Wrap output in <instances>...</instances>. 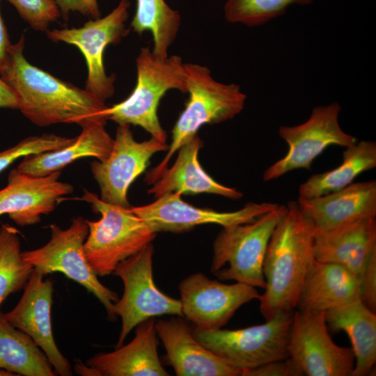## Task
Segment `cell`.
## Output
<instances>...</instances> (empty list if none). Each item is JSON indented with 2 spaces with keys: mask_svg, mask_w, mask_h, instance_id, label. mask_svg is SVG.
I'll return each instance as SVG.
<instances>
[{
  "mask_svg": "<svg viewBox=\"0 0 376 376\" xmlns=\"http://www.w3.org/2000/svg\"><path fill=\"white\" fill-rule=\"evenodd\" d=\"M203 141L196 134L178 149L176 161L167 168L148 191L156 198L169 193L182 194H212L237 200L243 196L239 190L214 180L202 168L198 152Z\"/></svg>",
  "mask_w": 376,
  "mask_h": 376,
  "instance_id": "22",
  "label": "cell"
},
{
  "mask_svg": "<svg viewBox=\"0 0 376 376\" xmlns=\"http://www.w3.org/2000/svg\"><path fill=\"white\" fill-rule=\"evenodd\" d=\"M153 253V245L150 243L120 262L113 272L124 285L122 297L113 305L114 313L122 320L117 347L122 346L130 331L144 320L163 315L183 316L180 300L163 293L155 285Z\"/></svg>",
  "mask_w": 376,
  "mask_h": 376,
  "instance_id": "9",
  "label": "cell"
},
{
  "mask_svg": "<svg viewBox=\"0 0 376 376\" xmlns=\"http://www.w3.org/2000/svg\"><path fill=\"white\" fill-rule=\"evenodd\" d=\"M0 369L15 375H56L42 350L30 336L14 327L1 311Z\"/></svg>",
  "mask_w": 376,
  "mask_h": 376,
  "instance_id": "27",
  "label": "cell"
},
{
  "mask_svg": "<svg viewBox=\"0 0 376 376\" xmlns=\"http://www.w3.org/2000/svg\"><path fill=\"white\" fill-rule=\"evenodd\" d=\"M12 45L0 13V69L4 65Z\"/></svg>",
  "mask_w": 376,
  "mask_h": 376,
  "instance_id": "37",
  "label": "cell"
},
{
  "mask_svg": "<svg viewBox=\"0 0 376 376\" xmlns=\"http://www.w3.org/2000/svg\"><path fill=\"white\" fill-rule=\"evenodd\" d=\"M100 214L98 221L86 219L88 233L84 253L91 268L99 276L113 274L122 261L136 254L155 238L156 233L130 207L107 203L84 190L80 198Z\"/></svg>",
  "mask_w": 376,
  "mask_h": 376,
  "instance_id": "5",
  "label": "cell"
},
{
  "mask_svg": "<svg viewBox=\"0 0 376 376\" xmlns=\"http://www.w3.org/2000/svg\"><path fill=\"white\" fill-rule=\"evenodd\" d=\"M105 123L95 122L82 128L81 132L68 146L58 150L24 157L17 169L33 176H42L61 171L83 157L105 160L109 155L113 139L104 127Z\"/></svg>",
  "mask_w": 376,
  "mask_h": 376,
  "instance_id": "25",
  "label": "cell"
},
{
  "mask_svg": "<svg viewBox=\"0 0 376 376\" xmlns=\"http://www.w3.org/2000/svg\"><path fill=\"white\" fill-rule=\"evenodd\" d=\"M278 205L272 203H248L233 212H218L193 206L181 199L178 193H169L157 198L150 204L131 207L155 233H175L188 231L203 224H219L223 227L246 224L270 211Z\"/></svg>",
  "mask_w": 376,
  "mask_h": 376,
  "instance_id": "15",
  "label": "cell"
},
{
  "mask_svg": "<svg viewBox=\"0 0 376 376\" xmlns=\"http://www.w3.org/2000/svg\"><path fill=\"white\" fill-rule=\"evenodd\" d=\"M292 312L281 313L265 323L235 330L192 331L207 349L242 369L288 358Z\"/></svg>",
  "mask_w": 376,
  "mask_h": 376,
  "instance_id": "8",
  "label": "cell"
},
{
  "mask_svg": "<svg viewBox=\"0 0 376 376\" xmlns=\"http://www.w3.org/2000/svg\"><path fill=\"white\" fill-rule=\"evenodd\" d=\"M288 352L308 376H347L354 366L352 348L340 347L332 340L324 311L293 313Z\"/></svg>",
  "mask_w": 376,
  "mask_h": 376,
  "instance_id": "12",
  "label": "cell"
},
{
  "mask_svg": "<svg viewBox=\"0 0 376 376\" xmlns=\"http://www.w3.org/2000/svg\"><path fill=\"white\" fill-rule=\"evenodd\" d=\"M61 171L42 176L10 171L7 185L0 190V216L8 214L20 226L40 221L53 212L58 200L73 191L72 185L58 180Z\"/></svg>",
  "mask_w": 376,
  "mask_h": 376,
  "instance_id": "17",
  "label": "cell"
},
{
  "mask_svg": "<svg viewBox=\"0 0 376 376\" xmlns=\"http://www.w3.org/2000/svg\"><path fill=\"white\" fill-rule=\"evenodd\" d=\"M129 0H120L111 12L102 18L91 19L80 28L47 30L53 42L76 46L86 60L88 76L85 89L105 102L114 93L115 75L108 76L104 65L106 47L116 44L129 32L125 22L128 17Z\"/></svg>",
  "mask_w": 376,
  "mask_h": 376,
  "instance_id": "11",
  "label": "cell"
},
{
  "mask_svg": "<svg viewBox=\"0 0 376 376\" xmlns=\"http://www.w3.org/2000/svg\"><path fill=\"white\" fill-rule=\"evenodd\" d=\"M189 99L172 130V141L166 155L146 177L148 184L155 183L168 168L170 159L180 147L197 134L206 124L227 121L244 107L246 95L239 85L216 81L210 70L197 63H184Z\"/></svg>",
  "mask_w": 376,
  "mask_h": 376,
  "instance_id": "3",
  "label": "cell"
},
{
  "mask_svg": "<svg viewBox=\"0 0 376 376\" xmlns=\"http://www.w3.org/2000/svg\"><path fill=\"white\" fill-rule=\"evenodd\" d=\"M313 0H226V19L249 27L258 26L283 15L292 5L306 6Z\"/></svg>",
  "mask_w": 376,
  "mask_h": 376,
  "instance_id": "30",
  "label": "cell"
},
{
  "mask_svg": "<svg viewBox=\"0 0 376 376\" xmlns=\"http://www.w3.org/2000/svg\"><path fill=\"white\" fill-rule=\"evenodd\" d=\"M136 82L123 101L107 107V120L118 125L141 127L159 141L166 143V133L157 116L160 100L169 90L187 93L184 63L180 56H156L148 47H142L136 58Z\"/></svg>",
  "mask_w": 376,
  "mask_h": 376,
  "instance_id": "4",
  "label": "cell"
},
{
  "mask_svg": "<svg viewBox=\"0 0 376 376\" xmlns=\"http://www.w3.org/2000/svg\"><path fill=\"white\" fill-rule=\"evenodd\" d=\"M178 289L183 316L203 331L221 329L240 307L260 297L255 287L223 283L201 272L184 279Z\"/></svg>",
  "mask_w": 376,
  "mask_h": 376,
  "instance_id": "14",
  "label": "cell"
},
{
  "mask_svg": "<svg viewBox=\"0 0 376 376\" xmlns=\"http://www.w3.org/2000/svg\"><path fill=\"white\" fill-rule=\"evenodd\" d=\"M24 48L22 36L13 44L0 75L17 95L18 109L25 117L40 127L75 123L83 127L95 122L106 123L107 106L104 101L29 63Z\"/></svg>",
  "mask_w": 376,
  "mask_h": 376,
  "instance_id": "1",
  "label": "cell"
},
{
  "mask_svg": "<svg viewBox=\"0 0 376 376\" xmlns=\"http://www.w3.org/2000/svg\"><path fill=\"white\" fill-rule=\"evenodd\" d=\"M179 12L165 0H136V10L131 22L132 30L141 35L150 31L152 36V53L160 58L168 57V51L179 31Z\"/></svg>",
  "mask_w": 376,
  "mask_h": 376,
  "instance_id": "28",
  "label": "cell"
},
{
  "mask_svg": "<svg viewBox=\"0 0 376 376\" xmlns=\"http://www.w3.org/2000/svg\"><path fill=\"white\" fill-rule=\"evenodd\" d=\"M328 327L345 331L356 359L351 376L368 375L376 362V315L357 298L324 311Z\"/></svg>",
  "mask_w": 376,
  "mask_h": 376,
  "instance_id": "24",
  "label": "cell"
},
{
  "mask_svg": "<svg viewBox=\"0 0 376 376\" xmlns=\"http://www.w3.org/2000/svg\"><path fill=\"white\" fill-rule=\"evenodd\" d=\"M134 338L117 350L96 354L86 363L100 376H167L157 354L154 318L139 323Z\"/></svg>",
  "mask_w": 376,
  "mask_h": 376,
  "instance_id": "21",
  "label": "cell"
},
{
  "mask_svg": "<svg viewBox=\"0 0 376 376\" xmlns=\"http://www.w3.org/2000/svg\"><path fill=\"white\" fill-rule=\"evenodd\" d=\"M376 251V220L368 217L330 230L314 229L315 260L339 265L359 278Z\"/></svg>",
  "mask_w": 376,
  "mask_h": 376,
  "instance_id": "20",
  "label": "cell"
},
{
  "mask_svg": "<svg viewBox=\"0 0 376 376\" xmlns=\"http://www.w3.org/2000/svg\"><path fill=\"white\" fill-rule=\"evenodd\" d=\"M19 231L2 224L0 227V307L11 294L24 289L33 267L24 260Z\"/></svg>",
  "mask_w": 376,
  "mask_h": 376,
  "instance_id": "29",
  "label": "cell"
},
{
  "mask_svg": "<svg viewBox=\"0 0 376 376\" xmlns=\"http://www.w3.org/2000/svg\"><path fill=\"white\" fill-rule=\"evenodd\" d=\"M299 368L288 357L272 361L251 369H246L242 376H301Z\"/></svg>",
  "mask_w": 376,
  "mask_h": 376,
  "instance_id": "34",
  "label": "cell"
},
{
  "mask_svg": "<svg viewBox=\"0 0 376 376\" xmlns=\"http://www.w3.org/2000/svg\"><path fill=\"white\" fill-rule=\"evenodd\" d=\"M44 276L34 269L18 303L5 315L42 350L56 374L71 376L70 363L58 348L52 332L53 283L51 279H44Z\"/></svg>",
  "mask_w": 376,
  "mask_h": 376,
  "instance_id": "16",
  "label": "cell"
},
{
  "mask_svg": "<svg viewBox=\"0 0 376 376\" xmlns=\"http://www.w3.org/2000/svg\"><path fill=\"white\" fill-rule=\"evenodd\" d=\"M0 108L19 109L18 97L13 89L0 77Z\"/></svg>",
  "mask_w": 376,
  "mask_h": 376,
  "instance_id": "36",
  "label": "cell"
},
{
  "mask_svg": "<svg viewBox=\"0 0 376 376\" xmlns=\"http://www.w3.org/2000/svg\"><path fill=\"white\" fill-rule=\"evenodd\" d=\"M286 206V212L269 239L263 262L266 286L258 299L265 320L293 311L315 260L313 224L302 213L297 201H290Z\"/></svg>",
  "mask_w": 376,
  "mask_h": 376,
  "instance_id": "2",
  "label": "cell"
},
{
  "mask_svg": "<svg viewBox=\"0 0 376 376\" xmlns=\"http://www.w3.org/2000/svg\"><path fill=\"white\" fill-rule=\"evenodd\" d=\"M376 167V143L362 141L345 148L336 168L311 175L299 187V197L314 198L334 192L353 183L361 173Z\"/></svg>",
  "mask_w": 376,
  "mask_h": 376,
  "instance_id": "26",
  "label": "cell"
},
{
  "mask_svg": "<svg viewBox=\"0 0 376 376\" xmlns=\"http://www.w3.org/2000/svg\"><path fill=\"white\" fill-rule=\"evenodd\" d=\"M168 148L166 143L153 137L138 142L129 125H118L109 157L91 164L92 174L100 189V200L130 207L127 199L130 185L144 172L155 153Z\"/></svg>",
  "mask_w": 376,
  "mask_h": 376,
  "instance_id": "13",
  "label": "cell"
},
{
  "mask_svg": "<svg viewBox=\"0 0 376 376\" xmlns=\"http://www.w3.org/2000/svg\"><path fill=\"white\" fill-rule=\"evenodd\" d=\"M314 228L330 230L359 219L376 217V182L352 183L322 196L297 201Z\"/></svg>",
  "mask_w": 376,
  "mask_h": 376,
  "instance_id": "19",
  "label": "cell"
},
{
  "mask_svg": "<svg viewBox=\"0 0 376 376\" xmlns=\"http://www.w3.org/2000/svg\"><path fill=\"white\" fill-rule=\"evenodd\" d=\"M36 31H45L61 15L54 0H7Z\"/></svg>",
  "mask_w": 376,
  "mask_h": 376,
  "instance_id": "32",
  "label": "cell"
},
{
  "mask_svg": "<svg viewBox=\"0 0 376 376\" xmlns=\"http://www.w3.org/2000/svg\"><path fill=\"white\" fill-rule=\"evenodd\" d=\"M359 278L345 267L314 260L301 288L296 307L326 311L359 298Z\"/></svg>",
  "mask_w": 376,
  "mask_h": 376,
  "instance_id": "23",
  "label": "cell"
},
{
  "mask_svg": "<svg viewBox=\"0 0 376 376\" xmlns=\"http://www.w3.org/2000/svg\"><path fill=\"white\" fill-rule=\"evenodd\" d=\"M51 238L40 248L22 251L25 261L44 276L60 272L91 292L104 306L111 320L116 319L114 303L118 295L97 279L84 253L88 226L82 217L74 218L70 226L62 229L51 224Z\"/></svg>",
  "mask_w": 376,
  "mask_h": 376,
  "instance_id": "7",
  "label": "cell"
},
{
  "mask_svg": "<svg viewBox=\"0 0 376 376\" xmlns=\"http://www.w3.org/2000/svg\"><path fill=\"white\" fill-rule=\"evenodd\" d=\"M15 375L3 369H0V376H15Z\"/></svg>",
  "mask_w": 376,
  "mask_h": 376,
  "instance_id": "38",
  "label": "cell"
},
{
  "mask_svg": "<svg viewBox=\"0 0 376 376\" xmlns=\"http://www.w3.org/2000/svg\"><path fill=\"white\" fill-rule=\"evenodd\" d=\"M360 294L361 301L371 311L376 310V251L368 260L360 276Z\"/></svg>",
  "mask_w": 376,
  "mask_h": 376,
  "instance_id": "33",
  "label": "cell"
},
{
  "mask_svg": "<svg viewBox=\"0 0 376 376\" xmlns=\"http://www.w3.org/2000/svg\"><path fill=\"white\" fill-rule=\"evenodd\" d=\"M61 15L65 19L71 12H78L92 19L100 17V10L97 0H54Z\"/></svg>",
  "mask_w": 376,
  "mask_h": 376,
  "instance_id": "35",
  "label": "cell"
},
{
  "mask_svg": "<svg viewBox=\"0 0 376 376\" xmlns=\"http://www.w3.org/2000/svg\"><path fill=\"white\" fill-rule=\"evenodd\" d=\"M340 109L337 102L317 107L303 123L281 126L279 134L288 144V150L283 158L264 171L263 180L277 179L295 169H310L314 159L330 146L347 148L357 143L354 136L340 127Z\"/></svg>",
  "mask_w": 376,
  "mask_h": 376,
  "instance_id": "10",
  "label": "cell"
},
{
  "mask_svg": "<svg viewBox=\"0 0 376 376\" xmlns=\"http://www.w3.org/2000/svg\"><path fill=\"white\" fill-rule=\"evenodd\" d=\"M169 363L178 376H242L244 369L215 354L194 336L182 318L155 322Z\"/></svg>",
  "mask_w": 376,
  "mask_h": 376,
  "instance_id": "18",
  "label": "cell"
},
{
  "mask_svg": "<svg viewBox=\"0 0 376 376\" xmlns=\"http://www.w3.org/2000/svg\"><path fill=\"white\" fill-rule=\"evenodd\" d=\"M287 210L278 205L253 221L223 227L213 243L211 272L221 281L265 288L263 267L272 234Z\"/></svg>",
  "mask_w": 376,
  "mask_h": 376,
  "instance_id": "6",
  "label": "cell"
},
{
  "mask_svg": "<svg viewBox=\"0 0 376 376\" xmlns=\"http://www.w3.org/2000/svg\"><path fill=\"white\" fill-rule=\"evenodd\" d=\"M75 139L54 134L29 136L15 146L0 152V173L22 157L40 152L53 151L64 148Z\"/></svg>",
  "mask_w": 376,
  "mask_h": 376,
  "instance_id": "31",
  "label": "cell"
}]
</instances>
